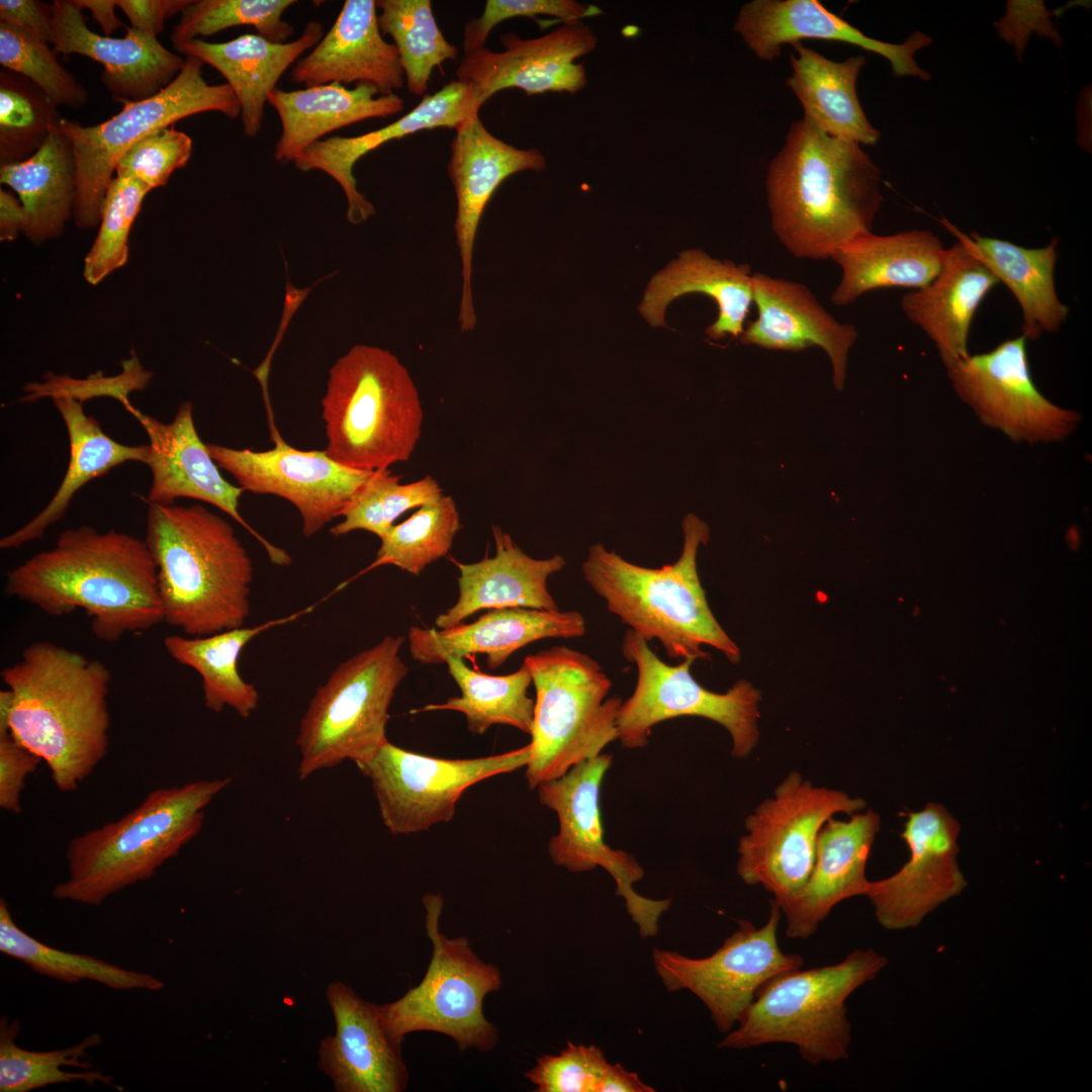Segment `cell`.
<instances>
[{
    "mask_svg": "<svg viewBox=\"0 0 1092 1092\" xmlns=\"http://www.w3.org/2000/svg\"><path fill=\"white\" fill-rule=\"evenodd\" d=\"M1 677L7 689L0 692V730L46 762L60 792L76 791L108 751L110 670L37 641Z\"/></svg>",
    "mask_w": 1092,
    "mask_h": 1092,
    "instance_id": "6da1fadb",
    "label": "cell"
},
{
    "mask_svg": "<svg viewBox=\"0 0 1092 1092\" xmlns=\"http://www.w3.org/2000/svg\"><path fill=\"white\" fill-rule=\"evenodd\" d=\"M881 182L861 145L831 136L803 116L767 169L772 232L797 259H830L846 242L873 233L884 201Z\"/></svg>",
    "mask_w": 1092,
    "mask_h": 1092,
    "instance_id": "7a4b0ae2",
    "label": "cell"
},
{
    "mask_svg": "<svg viewBox=\"0 0 1092 1092\" xmlns=\"http://www.w3.org/2000/svg\"><path fill=\"white\" fill-rule=\"evenodd\" d=\"M5 592L53 617L85 611L94 636L108 643L164 622L145 540L113 529L63 531L54 547L8 573Z\"/></svg>",
    "mask_w": 1092,
    "mask_h": 1092,
    "instance_id": "3957f363",
    "label": "cell"
},
{
    "mask_svg": "<svg viewBox=\"0 0 1092 1092\" xmlns=\"http://www.w3.org/2000/svg\"><path fill=\"white\" fill-rule=\"evenodd\" d=\"M145 542L166 624L192 637L245 626L254 569L225 519L200 505H150Z\"/></svg>",
    "mask_w": 1092,
    "mask_h": 1092,
    "instance_id": "277c9868",
    "label": "cell"
},
{
    "mask_svg": "<svg viewBox=\"0 0 1092 1092\" xmlns=\"http://www.w3.org/2000/svg\"><path fill=\"white\" fill-rule=\"evenodd\" d=\"M681 528L682 549L673 563L644 567L598 542L582 563L583 577L610 613L645 641L658 640L669 657L709 658L702 649L708 645L737 663L740 650L714 617L698 573L697 555L709 540V526L690 513Z\"/></svg>",
    "mask_w": 1092,
    "mask_h": 1092,
    "instance_id": "5b68a950",
    "label": "cell"
},
{
    "mask_svg": "<svg viewBox=\"0 0 1092 1092\" xmlns=\"http://www.w3.org/2000/svg\"><path fill=\"white\" fill-rule=\"evenodd\" d=\"M232 778L198 780L150 792L118 820L76 835L68 843V878L53 897L99 906L115 893L151 879L201 830L205 808Z\"/></svg>",
    "mask_w": 1092,
    "mask_h": 1092,
    "instance_id": "8992f818",
    "label": "cell"
},
{
    "mask_svg": "<svg viewBox=\"0 0 1092 1092\" xmlns=\"http://www.w3.org/2000/svg\"><path fill=\"white\" fill-rule=\"evenodd\" d=\"M327 455L361 471L407 461L423 408L405 366L386 349L355 345L331 367L322 399Z\"/></svg>",
    "mask_w": 1092,
    "mask_h": 1092,
    "instance_id": "52a82bcc",
    "label": "cell"
},
{
    "mask_svg": "<svg viewBox=\"0 0 1092 1092\" xmlns=\"http://www.w3.org/2000/svg\"><path fill=\"white\" fill-rule=\"evenodd\" d=\"M887 963L874 949H856L835 965L782 973L759 988L738 1027L719 1046L785 1042L795 1044L810 1065L844 1060L851 1040L845 1002Z\"/></svg>",
    "mask_w": 1092,
    "mask_h": 1092,
    "instance_id": "ba28073f",
    "label": "cell"
},
{
    "mask_svg": "<svg viewBox=\"0 0 1092 1092\" xmlns=\"http://www.w3.org/2000/svg\"><path fill=\"white\" fill-rule=\"evenodd\" d=\"M536 690L526 779L530 789L560 778L618 740L619 697L603 666L567 646L524 658Z\"/></svg>",
    "mask_w": 1092,
    "mask_h": 1092,
    "instance_id": "9c48e42d",
    "label": "cell"
},
{
    "mask_svg": "<svg viewBox=\"0 0 1092 1092\" xmlns=\"http://www.w3.org/2000/svg\"><path fill=\"white\" fill-rule=\"evenodd\" d=\"M404 640L385 636L339 664L317 688L296 738L299 780L345 760H368L388 740L389 706L408 671L399 655Z\"/></svg>",
    "mask_w": 1092,
    "mask_h": 1092,
    "instance_id": "30bf717a",
    "label": "cell"
},
{
    "mask_svg": "<svg viewBox=\"0 0 1092 1092\" xmlns=\"http://www.w3.org/2000/svg\"><path fill=\"white\" fill-rule=\"evenodd\" d=\"M204 63L185 56L178 76L156 95L122 104L121 110L95 125L62 118L59 126L71 143L76 163L75 223L89 229L100 223L108 188L120 158L152 132L191 115L217 111L241 116L240 103L229 84L210 85L202 75Z\"/></svg>",
    "mask_w": 1092,
    "mask_h": 1092,
    "instance_id": "8fae6325",
    "label": "cell"
},
{
    "mask_svg": "<svg viewBox=\"0 0 1092 1092\" xmlns=\"http://www.w3.org/2000/svg\"><path fill=\"white\" fill-rule=\"evenodd\" d=\"M426 931L433 954L424 979L394 1002L380 1005L387 1032L396 1040L415 1031H435L454 1039L461 1051L492 1050L496 1027L483 1013L485 996L502 987V975L481 961L466 937L448 938L439 929L444 900L439 894L423 897Z\"/></svg>",
    "mask_w": 1092,
    "mask_h": 1092,
    "instance_id": "7c38bea8",
    "label": "cell"
},
{
    "mask_svg": "<svg viewBox=\"0 0 1092 1092\" xmlns=\"http://www.w3.org/2000/svg\"><path fill=\"white\" fill-rule=\"evenodd\" d=\"M866 807L861 798L815 786L797 770L789 772L774 795L745 818L746 833L738 842V876L746 885L763 887L781 905L808 881L825 822Z\"/></svg>",
    "mask_w": 1092,
    "mask_h": 1092,
    "instance_id": "4fadbf2b",
    "label": "cell"
},
{
    "mask_svg": "<svg viewBox=\"0 0 1092 1092\" xmlns=\"http://www.w3.org/2000/svg\"><path fill=\"white\" fill-rule=\"evenodd\" d=\"M622 653L637 671L635 689L622 702L617 717L618 740L624 747H644L653 726L682 716L723 726L731 736L735 758L747 757L756 747L761 696L749 681L740 679L725 693L707 690L691 673L694 659L669 665L631 630L623 637Z\"/></svg>",
    "mask_w": 1092,
    "mask_h": 1092,
    "instance_id": "5bb4252c",
    "label": "cell"
},
{
    "mask_svg": "<svg viewBox=\"0 0 1092 1092\" xmlns=\"http://www.w3.org/2000/svg\"><path fill=\"white\" fill-rule=\"evenodd\" d=\"M612 756L601 753L571 767L560 778L541 784L539 801L554 811L559 830L548 845L552 861L573 873L607 871L616 884V895L625 901L627 913L637 925L642 938L653 937L659 919L669 908L670 899L653 900L638 894L633 885L644 876L637 859L628 852L612 848L604 838L600 793Z\"/></svg>",
    "mask_w": 1092,
    "mask_h": 1092,
    "instance_id": "9a60e30c",
    "label": "cell"
},
{
    "mask_svg": "<svg viewBox=\"0 0 1092 1092\" xmlns=\"http://www.w3.org/2000/svg\"><path fill=\"white\" fill-rule=\"evenodd\" d=\"M530 744L502 754L447 759L400 748L387 740L356 763L371 783L380 817L395 835L450 821L464 791L488 778L526 766Z\"/></svg>",
    "mask_w": 1092,
    "mask_h": 1092,
    "instance_id": "2e32d148",
    "label": "cell"
},
{
    "mask_svg": "<svg viewBox=\"0 0 1092 1092\" xmlns=\"http://www.w3.org/2000/svg\"><path fill=\"white\" fill-rule=\"evenodd\" d=\"M782 911L770 900L765 924L739 920V928L711 956L688 958L674 950L654 948L652 961L668 991L688 990L708 1008L723 1033H728L753 1002L759 988L774 977L802 968L801 956L785 953L778 941Z\"/></svg>",
    "mask_w": 1092,
    "mask_h": 1092,
    "instance_id": "e0dca14e",
    "label": "cell"
},
{
    "mask_svg": "<svg viewBox=\"0 0 1092 1092\" xmlns=\"http://www.w3.org/2000/svg\"><path fill=\"white\" fill-rule=\"evenodd\" d=\"M1026 339L1006 340L993 350L969 355L947 369L959 397L988 427L1016 442H1061L1080 423L1078 412L1049 400L1029 370Z\"/></svg>",
    "mask_w": 1092,
    "mask_h": 1092,
    "instance_id": "ac0fdd59",
    "label": "cell"
},
{
    "mask_svg": "<svg viewBox=\"0 0 1092 1092\" xmlns=\"http://www.w3.org/2000/svg\"><path fill=\"white\" fill-rule=\"evenodd\" d=\"M272 423L275 447L266 451L208 443L210 456L244 490L291 503L301 517L304 537H312L342 512L375 471L346 467L326 451L291 447Z\"/></svg>",
    "mask_w": 1092,
    "mask_h": 1092,
    "instance_id": "d6986e66",
    "label": "cell"
},
{
    "mask_svg": "<svg viewBox=\"0 0 1092 1092\" xmlns=\"http://www.w3.org/2000/svg\"><path fill=\"white\" fill-rule=\"evenodd\" d=\"M960 823L946 808L928 803L907 815L902 838L910 857L894 875L871 882L866 895L879 923L889 930L916 927L967 881L958 864Z\"/></svg>",
    "mask_w": 1092,
    "mask_h": 1092,
    "instance_id": "ffe728a7",
    "label": "cell"
},
{
    "mask_svg": "<svg viewBox=\"0 0 1092 1092\" xmlns=\"http://www.w3.org/2000/svg\"><path fill=\"white\" fill-rule=\"evenodd\" d=\"M499 41L502 52L481 48L464 55L456 68L457 80L472 85L475 112L508 88L521 89L527 95L580 91L587 84L586 71L576 61L596 49L598 36L579 20L533 38L503 33Z\"/></svg>",
    "mask_w": 1092,
    "mask_h": 1092,
    "instance_id": "44dd1931",
    "label": "cell"
},
{
    "mask_svg": "<svg viewBox=\"0 0 1092 1092\" xmlns=\"http://www.w3.org/2000/svg\"><path fill=\"white\" fill-rule=\"evenodd\" d=\"M124 406L143 426L149 438L145 463L152 474V484L146 497L149 506H171L179 497L207 503L228 514L255 537L272 563L290 565L289 554L266 540L242 517L239 503L245 490L221 475L207 444L196 431L192 402L183 401L174 420L168 424L143 414L130 402Z\"/></svg>",
    "mask_w": 1092,
    "mask_h": 1092,
    "instance_id": "7402d4cb",
    "label": "cell"
},
{
    "mask_svg": "<svg viewBox=\"0 0 1092 1092\" xmlns=\"http://www.w3.org/2000/svg\"><path fill=\"white\" fill-rule=\"evenodd\" d=\"M450 149L448 174L457 201L454 230L462 275L458 321L461 332H471L477 323L472 299V259L482 213L507 178L526 170L541 171L546 159L538 149H518L494 136L479 113L455 129Z\"/></svg>",
    "mask_w": 1092,
    "mask_h": 1092,
    "instance_id": "603a6c76",
    "label": "cell"
},
{
    "mask_svg": "<svg viewBox=\"0 0 1092 1092\" xmlns=\"http://www.w3.org/2000/svg\"><path fill=\"white\" fill-rule=\"evenodd\" d=\"M734 30L762 61L777 59L786 43L792 46L802 39L832 40L884 57L896 78L930 79V74L915 60V54L932 42L929 35L916 30L902 43L882 41L868 36L818 0H752L741 7Z\"/></svg>",
    "mask_w": 1092,
    "mask_h": 1092,
    "instance_id": "cb8c5ba5",
    "label": "cell"
},
{
    "mask_svg": "<svg viewBox=\"0 0 1092 1092\" xmlns=\"http://www.w3.org/2000/svg\"><path fill=\"white\" fill-rule=\"evenodd\" d=\"M335 1034L318 1048V1067L338 1092H401L408 1082L401 1041L385 1029L379 1006L342 982L327 987Z\"/></svg>",
    "mask_w": 1092,
    "mask_h": 1092,
    "instance_id": "d4e9b609",
    "label": "cell"
},
{
    "mask_svg": "<svg viewBox=\"0 0 1092 1092\" xmlns=\"http://www.w3.org/2000/svg\"><path fill=\"white\" fill-rule=\"evenodd\" d=\"M55 53L78 54L104 67L101 81L114 101L152 97L182 70L185 58L167 50L152 32L126 28L122 37L100 35L86 24L72 0H55Z\"/></svg>",
    "mask_w": 1092,
    "mask_h": 1092,
    "instance_id": "484cf974",
    "label": "cell"
},
{
    "mask_svg": "<svg viewBox=\"0 0 1092 1092\" xmlns=\"http://www.w3.org/2000/svg\"><path fill=\"white\" fill-rule=\"evenodd\" d=\"M752 294L757 317L744 327L739 341L768 350L820 347L831 361L834 387L843 389L856 328L838 322L806 285L796 281L755 272Z\"/></svg>",
    "mask_w": 1092,
    "mask_h": 1092,
    "instance_id": "4316f807",
    "label": "cell"
},
{
    "mask_svg": "<svg viewBox=\"0 0 1092 1092\" xmlns=\"http://www.w3.org/2000/svg\"><path fill=\"white\" fill-rule=\"evenodd\" d=\"M880 825V816L872 809L856 812L847 820L831 817L825 822L808 881L778 905L786 917L789 937H810L838 903L866 895L870 884L866 864Z\"/></svg>",
    "mask_w": 1092,
    "mask_h": 1092,
    "instance_id": "83f0119b",
    "label": "cell"
},
{
    "mask_svg": "<svg viewBox=\"0 0 1092 1092\" xmlns=\"http://www.w3.org/2000/svg\"><path fill=\"white\" fill-rule=\"evenodd\" d=\"M940 221L958 241L945 249L940 270L932 281L902 296L901 308L908 321L932 341L949 369L970 355L971 324L999 281L969 246L963 232L945 218Z\"/></svg>",
    "mask_w": 1092,
    "mask_h": 1092,
    "instance_id": "f1b7e54d",
    "label": "cell"
},
{
    "mask_svg": "<svg viewBox=\"0 0 1092 1092\" xmlns=\"http://www.w3.org/2000/svg\"><path fill=\"white\" fill-rule=\"evenodd\" d=\"M472 85L452 80L433 94H425L420 103L395 121L355 136L334 135L317 141L295 160L302 172L318 170L331 176L343 189L347 202L346 217L359 224L375 214L374 205L359 192L353 173L355 164L369 152L392 141L425 129H456L472 114Z\"/></svg>",
    "mask_w": 1092,
    "mask_h": 1092,
    "instance_id": "f546056e",
    "label": "cell"
},
{
    "mask_svg": "<svg viewBox=\"0 0 1092 1092\" xmlns=\"http://www.w3.org/2000/svg\"><path fill=\"white\" fill-rule=\"evenodd\" d=\"M290 79L305 88L368 84L380 95L401 89L405 78L399 55L382 36L376 1H345L327 34L295 63Z\"/></svg>",
    "mask_w": 1092,
    "mask_h": 1092,
    "instance_id": "4dcf8cb0",
    "label": "cell"
},
{
    "mask_svg": "<svg viewBox=\"0 0 1092 1092\" xmlns=\"http://www.w3.org/2000/svg\"><path fill=\"white\" fill-rule=\"evenodd\" d=\"M584 617L576 611L527 608L493 609L472 623L447 629L413 626L408 650L422 664L445 663L449 657L485 654L491 669L502 666L524 646L547 638H577L585 634Z\"/></svg>",
    "mask_w": 1092,
    "mask_h": 1092,
    "instance_id": "1f68e13d",
    "label": "cell"
},
{
    "mask_svg": "<svg viewBox=\"0 0 1092 1092\" xmlns=\"http://www.w3.org/2000/svg\"><path fill=\"white\" fill-rule=\"evenodd\" d=\"M495 555L474 563H459L458 600L440 614L435 625L447 629L484 609L527 608L558 611L547 587L548 577L563 569L561 555L537 559L527 555L500 527L491 526Z\"/></svg>",
    "mask_w": 1092,
    "mask_h": 1092,
    "instance_id": "d6a6232c",
    "label": "cell"
},
{
    "mask_svg": "<svg viewBox=\"0 0 1092 1092\" xmlns=\"http://www.w3.org/2000/svg\"><path fill=\"white\" fill-rule=\"evenodd\" d=\"M323 36L322 22L310 20L296 39L283 43L246 33L224 42L189 39L173 46L179 54L195 57L223 76L240 103L244 134L254 138L262 127L265 104L278 80Z\"/></svg>",
    "mask_w": 1092,
    "mask_h": 1092,
    "instance_id": "836d02e7",
    "label": "cell"
},
{
    "mask_svg": "<svg viewBox=\"0 0 1092 1092\" xmlns=\"http://www.w3.org/2000/svg\"><path fill=\"white\" fill-rule=\"evenodd\" d=\"M944 252L939 238L928 230L857 237L830 257L841 272L831 301L846 306L877 289L921 288L938 274Z\"/></svg>",
    "mask_w": 1092,
    "mask_h": 1092,
    "instance_id": "e575fe53",
    "label": "cell"
},
{
    "mask_svg": "<svg viewBox=\"0 0 1092 1092\" xmlns=\"http://www.w3.org/2000/svg\"><path fill=\"white\" fill-rule=\"evenodd\" d=\"M689 293H703L718 307V316L706 333L712 340L739 338L753 302L752 272L748 264L721 261L700 249L680 253L647 285L639 311L653 327L665 326L667 305Z\"/></svg>",
    "mask_w": 1092,
    "mask_h": 1092,
    "instance_id": "d590c367",
    "label": "cell"
},
{
    "mask_svg": "<svg viewBox=\"0 0 1092 1092\" xmlns=\"http://www.w3.org/2000/svg\"><path fill=\"white\" fill-rule=\"evenodd\" d=\"M268 103L281 122L274 150V159L280 163L294 162L308 147L336 129L370 118H385L404 108L397 94L380 95L368 84L353 89L337 83L294 91L275 88Z\"/></svg>",
    "mask_w": 1092,
    "mask_h": 1092,
    "instance_id": "8d00e7d4",
    "label": "cell"
},
{
    "mask_svg": "<svg viewBox=\"0 0 1092 1092\" xmlns=\"http://www.w3.org/2000/svg\"><path fill=\"white\" fill-rule=\"evenodd\" d=\"M68 433L70 458L66 473L49 504L27 524L3 537L1 549H16L43 536L69 508L73 496L90 480L129 461L146 463L149 445L130 446L116 442L103 432L82 401L69 395L53 397Z\"/></svg>",
    "mask_w": 1092,
    "mask_h": 1092,
    "instance_id": "74e56055",
    "label": "cell"
},
{
    "mask_svg": "<svg viewBox=\"0 0 1092 1092\" xmlns=\"http://www.w3.org/2000/svg\"><path fill=\"white\" fill-rule=\"evenodd\" d=\"M792 74L787 86L800 101L804 116L831 136L876 145L880 131L869 121L856 93L866 65L862 55L832 61L802 42L792 44Z\"/></svg>",
    "mask_w": 1092,
    "mask_h": 1092,
    "instance_id": "f35d334b",
    "label": "cell"
},
{
    "mask_svg": "<svg viewBox=\"0 0 1092 1092\" xmlns=\"http://www.w3.org/2000/svg\"><path fill=\"white\" fill-rule=\"evenodd\" d=\"M963 236L978 258L1013 294L1022 314L1026 340L1055 333L1066 322L1069 307L1057 294L1055 267L1059 240L1041 248H1025L977 233Z\"/></svg>",
    "mask_w": 1092,
    "mask_h": 1092,
    "instance_id": "ab89813d",
    "label": "cell"
},
{
    "mask_svg": "<svg viewBox=\"0 0 1092 1092\" xmlns=\"http://www.w3.org/2000/svg\"><path fill=\"white\" fill-rule=\"evenodd\" d=\"M0 181L17 193L25 211L23 234L30 242L58 238L74 215L76 196L75 157L59 124L30 158L1 166Z\"/></svg>",
    "mask_w": 1092,
    "mask_h": 1092,
    "instance_id": "60d3db41",
    "label": "cell"
},
{
    "mask_svg": "<svg viewBox=\"0 0 1092 1092\" xmlns=\"http://www.w3.org/2000/svg\"><path fill=\"white\" fill-rule=\"evenodd\" d=\"M309 610L258 626H243L206 636L169 635L163 643L174 660L191 667L200 675L203 701L208 710L219 713L230 707L242 718H248L258 707L259 693L239 671L238 661L242 650L265 630L290 622Z\"/></svg>",
    "mask_w": 1092,
    "mask_h": 1092,
    "instance_id": "b9f144b4",
    "label": "cell"
},
{
    "mask_svg": "<svg viewBox=\"0 0 1092 1092\" xmlns=\"http://www.w3.org/2000/svg\"><path fill=\"white\" fill-rule=\"evenodd\" d=\"M445 663L461 695L442 704H429L415 713L449 710L462 713L469 732L481 735L496 724L513 726L531 734L535 702L528 689L532 676L523 665L513 673L490 675L468 667L463 658L449 657Z\"/></svg>",
    "mask_w": 1092,
    "mask_h": 1092,
    "instance_id": "7bdbcfd3",
    "label": "cell"
},
{
    "mask_svg": "<svg viewBox=\"0 0 1092 1092\" xmlns=\"http://www.w3.org/2000/svg\"><path fill=\"white\" fill-rule=\"evenodd\" d=\"M0 951L27 965L40 975L65 982L89 980L114 990L159 991L163 981L97 958L52 947L25 931L13 920L5 900H0Z\"/></svg>",
    "mask_w": 1092,
    "mask_h": 1092,
    "instance_id": "ee69618b",
    "label": "cell"
},
{
    "mask_svg": "<svg viewBox=\"0 0 1092 1092\" xmlns=\"http://www.w3.org/2000/svg\"><path fill=\"white\" fill-rule=\"evenodd\" d=\"M20 1031L18 1019L0 1020V1091L29 1092L53 1084L82 1081L89 1086L113 1085V1078L84 1061L91 1048L102 1041L94 1032L65 1049L35 1052L16 1044Z\"/></svg>",
    "mask_w": 1092,
    "mask_h": 1092,
    "instance_id": "f6af8a7d",
    "label": "cell"
},
{
    "mask_svg": "<svg viewBox=\"0 0 1092 1092\" xmlns=\"http://www.w3.org/2000/svg\"><path fill=\"white\" fill-rule=\"evenodd\" d=\"M378 25L392 37L411 94L424 96L435 68L458 57L440 30L430 0H377Z\"/></svg>",
    "mask_w": 1092,
    "mask_h": 1092,
    "instance_id": "bcb514c9",
    "label": "cell"
},
{
    "mask_svg": "<svg viewBox=\"0 0 1092 1092\" xmlns=\"http://www.w3.org/2000/svg\"><path fill=\"white\" fill-rule=\"evenodd\" d=\"M460 516L454 499L439 500L419 508L410 518L393 525L380 539L373 562L363 571L393 565L413 575L449 552L459 531Z\"/></svg>",
    "mask_w": 1092,
    "mask_h": 1092,
    "instance_id": "7dc6e473",
    "label": "cell"
},
{
    "mask_svg": "<svg viewBox=\"0 0 1092 1092\" xmlns=\"http://www.w3.org/2000/svg\"><path fill=\"white\" fill-rule=\"evenodd\" d=\"M57 105L29 79L3 69L0 74L1 166L27 160L59 124Z\"/></svg>",
    "mask_w": 1092,
    "mask_h": 1092,
    "instance_id": "c3c4849f",
    "label": "cell"
},
{
    "mask_svg": "<svg viewBox=\"0 0 1092 1092\" xmlns=\"http://www.w3.org/2000/svg\"><path fill=\"white\" fill-rule=\"evenodd\" d=\"M400 476L389 469L373 473L341 514L343 521L333 526L335 537L352 531H368L381 539L405 512L439 500L444 494L431 475L400 483Z\"/></svg>",
    "mask_w": 1092,
    "mask_h": 1092,
    "instance_id": "681fc988",
    "label": "cell"
},
{
    "mask_svg": "<svg viewBox=\"0 0 1092 1092\" xmlns=\"http://www.w3.org/2000/svg\"><path fill=\"white\" fill-rule=\"evenodd\" d=\"M294 0H191L181 12L171 40L202 39L240 25L253 26L264 38L278 43L292 36L294 27L283 19Z\"/></svg>",
    "mask_w": 1092,
    "mask_h": 1092,
    "instance_id": "f907efd6",
    "label": "cell"
},
{
    "mask_svg": "<svg viewBox=\"0 0 1092 1092\" xmlns=\"http://www.w3.org/2000/svg\"><path fill=\"white\" fill-rule=\"evenodd\" d=\"M0 64L29 79L57 106L80 108L88 100V90L59 64L46 41L4 21H0Z\"/></svg>",
    "mask_w": 1092,
    "mask_h": 1092,
    "instance_id": "816d5d0a",
    "label": "cell"
},
{
    "mask_svg": "<svg viewBox=\"0 0 1092 1092\" xmlns=\"http://www.w3.org/2000/svg\"><path fill=\"white\" fill-rule=\"evenodd\" d=\"M150 191L135 179L113 178L105 197L97 237L84 260L83 275L88 283H100L127 262L128 235Z\"/></svg>",
    "mask_w": 1092,
    "mask_h": 1092,
    "instance_id": "f5cc1de1",
    "label": "cell"
},
{
    "mask_svg": "<svg viewBox=\"0 0 1092 1092\" xmlns=\"http://www.w3.org/2000/svg\"><path fill=\"white\" fill-rule=\"evenodd\" d=\"M609 1065L600 1048L567 1041L558 1055L540 1056L524 1076L536 1092H600Z\"/></svg>",
    "mask_w": 1092,
    "mask_h": 1092,
    "instance_id": "db71d44e",
    "label": "cell"
},
{
    "mask_svg": "<svg viewBox=\"0 0 1092 1092\" xmlns=\"http://www.w3.org/2000/svg\"><path fill=\"white\" fill-rule=\"evenodd\" d=\"M192 139L171 127L158 129L134 144L118 161L116 177L132 178L150 190L167 183L191 158Z\"/></svg>",
    "mask_w": 1092,
    "mask_h": 1092,
    "instance_id": "11a10c76",
    "label": "cell"
},
{
    "mask_svg": "<svg viewBox=\"0 0 1092 1092\" xmlns=\"http://www.w3.org/2000/svg\"><path fill=\"white\" fill-rule=\"evenodd\" d=\"M601 13L602 10L596 5H585L573 0H487L481 15L464 26V55L484 48L490 31L498 23L511 18L547 15L567 23Z\"/></svg>",
    "mask_w": 1092,
    "mask_h": 1092,
    "instance_id": "9f6ffc18",
    "label": "cell"
},
{
    "mask_svg": "<svg viewBox=\"0 0 1092 1092\" xmlns=\"http://www.w3.org/2000/svg\"><path fill=\"white\" fill-rule=\"evenodd\" d=\"M142 371L143 368L140 366L138 359L132 356L130 360L124 362L123 373L120 376L93 378L86 381L54 376L46 383H37L26 387L27 395L25 399H35L40 396L69 395L82 401L83 398L95 394H109V396H113L125 404L129 401L127 392L131 389L143 388L150 378L148 372L132 379V376Z\"/></svg>",
    "mask_w": 1092,
    "mask_h": 1092,
    "instance_id": "6f0895ef",
    "label": "cell"
},
{
    "mask_svg": "<svg viewBox=\"0 0 1092 1092\" xmlns=\"http://www.w3.org/2000/svg\"><path fill=\"white\" fill-rule=\"evenodd\" d=\"M1050 15L1043 1L1009 0L1006 2L1004 16L995 21L994 25L998 35L1013 46L1021 62L1031 33H1036L1038 37H1049L1057 47H1061L1063 39Z\"/></svg>",
    "mask_w": 1092,
    "mask_h": 1092,
    "instance_id": "680465c9",
    "label": "cell"
},
{
    "mask_svg": "<svg viewBox=\"0 0 1092 1092\" xmlns=\"http://www.w3.org/2000/svg\"><path fill=\"white\" fill-rule=\"evenodd\" d=\"M42 760L14 739L8 729L0 730V807L19 814L25 779Z\"/></svg>",
    "mask_w": 1092,
    "mask_h": 1092,
    "instance_id": "91938a15",
    "label": "cell"
},
{
    "mask_svg": "<svg viewBox=\"0 0 1092 1092\" xmlns=\"http://www.w3.org/2000/svg\"><path fill=\"white\" fill-rule=\"evenodd\" d=\"M0 21L17 26L47 43H55L53 4L38 0H1Z\"/></svg>",
    "mask_w": 1092,
    "mask_h": 1092,
    "instance_id": "94428289",
    "label": "cell"
},
{
    "mask_svg": "<svg viewBox=\"0 0 1092 1092\" xmlns=\"http://www.w3.org/2000/svg\"><path fill=\"white\" fill-rule=\"evenodd\" d=\"M191 0H117V7L126 15L132 28L158 35L165 21L181 13Z\"/></svg>",
    "mask_w": 1092,
    "mask_h": 1092,
    "instance_id": "6125c7cd",
    "label": "cell"
},
{
    "mask_svg": "<svg viewBox=\"0 0 1092 1092\" xmlns=\"http://www.w3.org/2000/svg\"><path fill=\"white\" fill-rule=\"evenodd\" d=\"M25 211L20 202L11 192L0 190V240L11 242L19 233H23L25 225Z\"/></svg>",
    "mask_w": 1092,
    "mask_h": 1092,
    "instance_id": "be15d7a7",
    "label": "cell"
},
{
    "mask_svg": "<svg viewBox=\"0 0 1092 1092\" xmlns=\"http://www.w3.org/2000/svg\"><path fill=\"white\" fill-rule=\"evenodd\" d=\"M635 1072L627 1071L620 1063L610 1064L601 1084L600 1092H654Z\"/></svg>",
    "mask_w": 1092,
    "mask_h": 1092,
    "instance_id": "e7e4bbea",
    "label": "cell"
},
{
    "mask_svg": "<svg viewBox=\"0 0 1092 1092\" xmlns=\"http://www.w3.org/2000/svg\"><path fill=\"white\" fill-rule=\"evenodd\" d=\"M81 10L88 9L93 18L102 28L104 35L109 36L123 24L115 14L117 0H72Z\"/></svg>",
    "mask_w": 1092,
    "mask_h": 1092,
    "instance_id": "03108f58",
    "label": "cell"
}]
</instances>
